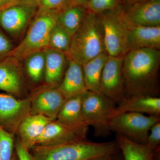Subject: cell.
Returning a JSON list of instances; mask_svg holds the SVG:
<instances>
[{"instance_id": "cell-1", "label": "cell", "mask_w": 160, "mask_h": 160, "mask_svg": "<svg viewBox=\"0 0 160 160\" xmlns=\"http://www.w3.org/2000/svg\"><path fill=\"white\" fill-rule=\"evenodd\" d=\"M160 62V49H134L125 55L122 73L126 98L140 95L158 96Z\"/></svg>"}, {"instance_id": "cell-2", "label": "cell", "mask_w": 160, "mask_h": 160, "mask_svg": "<svg viewBox=\"0 0 160 160\" xmlns=\"http://www.w3.org/2000/svg\"><path fill=\"white\" fill-rule=\"evenodd\" d=\"M106 52L102 26L99 15L87 11L82 25L71 38L67 60L82 66L86 62Z\"/></svg>"}, {"instance_id": "cell-3", "label": "cell", "mask_w": 160, "mask_h": 160, "mask_svg": "<svg viewBox=\"0 0 160 160\" xmlns=\"http://www.w3.org/2000/svg\"><path fill=\"white\" fill-rule=\"evenodd\" d=\"M119 151L116 141L97 143L87 139L54 146H35L29 150L35 160H89Z\"/></svg>"}, {"instance_id": "cell-4", "label": "cell", "mask_w": 160, "mask_h": 160, "mask_svg": "<svg viewBox=\"0 0 160 160\" xmlns=\"http://www.w3.org/2000/svg\"><path fill=\"white\" fill-rule=\"evenodd\" d=\"M59 11L39 10L29 26L26 36L9 56L19 61L29 55L49 47V37L52 28L58 23Z\"/></svg>"}, {"instance_id": "cell-5", "label": "cell", "mask_w": 160, "mask_h": 160, "mask_svg": "<svg viewBox=\"0 0 160 160\" xmlns=\"http://www.w3.org/2000/svg\"><path fill=\"white\" fill-rule=\"evenodd\" d=\"M116 103L101 92L88 91L83 95L82 109L85 122L94 130L97 137L110 134L109 123L112 118Z\"/></svg>"}, {"instance_id": "cell-6", "label": "cell", "mask_w": 160, "mask_h": 160, "mask_svg": "<svg viewBox=\"0 0 160 160\" xmlns=\"http://www.w3.org/2000/svg\"><path fill=\"white\" fill-rule=\"evenodd\" d=\"M160 121V116L145 115L136 112H125L114 116L109 123L110 131L129 139L145 144L152 126Z\"/></svg>"}, {"instance_id": "cell-7", "label": "cell", "mask_w": 160, "mask_h": 160, "mask_svg": "<svg viewBox=\"0 0 160 160\" xmlns=\"http://www.w3.org/2000/svg\"><path fill=\"white\" fill-rule=\"evenodd\" d=\"M124 6L99 15L102 26L106 52L110 56L123 57L128 52L126 29L121 15Z\"/></svg>"}, {"instance_id": "cell-8", "label": "cell", "mask_w": 160, "mask_h": 160, "mask_svg": "<svg viewBox=\"0 0 160 160\" xmlns=\"http://www.w3.org/2000/svg\"><path fill=\"white\" fill-rule=\"evenodd\" d=\"M37 1L20 2L0 11V26L13 37L25 31L34 16Z\"/></svg>"}, {"instance_id": "cell-9", "label": "cell", "mask_w": 160, "mask_h": 160, "mask_svg": "<svg viewBox=\"0 0 160 160\" xmlns=\"http://www.w3.org/2000/svg\"><path fill=\"white\" fill-rule=\"evenodd\" d=\"M123 57L108 55L100 81V92L116 105L125 98L122 73Z\"/></svg>"}, {"instance_id": "cell-10", "label": "cell", "mask_w": 160, "mask_h": 160, "mask_svg": "<svg viewBox=\"0 0 160 160\" xmlns=\"http://www.w3.org/2000/svg\"><path fill=\"white\" fill-rule=\"evenodd\" d=\"M30 99H18L12 95L0 93V126L14 134L22 121L30 114Z\"/></svg>"}, {"instance_id": "cell-11", "label": "cell", "mask_w": 160, "mask_h": 160, "mask_svg": "<svg viewBox=\"0 0 160 160\" xmlns=\"http://www.w3.org/2000/svg\"><path fill=\"white\" fill-rule=\"evenodd\" d=\"M121 11L125 29L128 51L143 48L160 49V26L148 27L134 25L128 21Z\"/></svg>"}, {"instance_id": "cell-12", "label": "cell", "mask_w": 160, "mask_h": 160, "mask_svg": "<svg viewBox=\"0 0 160 160\" xmlns=\"http://www.w3.org/2000/svg\"><path fill=\"white\" fill-rule=\"evenodd\" d=\"M66 100L58 88L47 86L39 90L30 99V114L42 115L56 120Z\"/></svg>"}, {"instance_id": "cell-13", "label": "cell", "mask_w": 160, "mask_h": 160, "mask_svg": "<svg viewBox=\"0 0 160 160\" xmlns=\"http://www.w3.org/2000/svg\"><path fill=\"white\" fill-rule=\"evenodd\" d=\"M126 19L134 25L148 27L160 26V0H146L124 6Z\"/></svg>"}, {"instance_id": "cell-14", "label": "cell", "mask_w": 160, "mask_h": 160, "mask_svg": "<svg viewBox=\"0 0 160 160\" xmlns=\"http://www.w3.org/2000/svg\"><path fill=\"white\" fill-rule=\"evenodd\" d=\"M87 134L69 128L55 120L46 126L35 146H58L82 141L86 139Z\"/></svg>"}, {"instance_id": "cell-15", "label": "cell", "mask_w": 160, "mask_h": 160, "mask_svg": "<svg viewBox=\"0 0 160 160\" xmlns=\"http://www.w3.org/2000/svg\"><path fill=\"white\" fill-rule=\"evenodd\" d=\"M125 112H136L160 116V98L146 95L125 98L117 105L113 117Z\"/></svg>"}, {"instance_id": "cell-16", "label": "cell", "mask_w": 160, "mask_h": 160, "mask_svg": "<svg viewBox=\"0 0 160 160\" xmlns=\"http://www.w3.org/2000/svg\"><path fill=\"white\" fill-rule=\"evenodd\" d=\"M83 95L66 99L56 120L71 129L88 133L89 126L84 119L82 109Z\"/></svg>"}, {"instance_id": "cell-17", "label": "cell", "mask_w": 160, "mask_h": 160, "mask_svg": "<svg viewBox=\"0 0 160 160\" xmlns=\"http://www.w3.org/2000/svg\"><path fill=\"white\" fill-rule=\"evenodd\" d=\"M67 60L68 67L58 87L66 99L85 94L88 91L84 80L82 66L72 60Z\"/></svg>"}, {"instance_id": "cell-18", "label": "cell", "mask_w": 160, "mask_h": 160, "mask_svg": "<svg viewBox=\"0 0 160 160\" xmlns=\"http://www.w3.org/2000/svg\"><path fill=\"white\" fill-rule=\"evenodd\" d=\"M54 121L42 115L29 114L22 121L18 132L21 143L29 150L35 146L46 126Z\"/></svg>"}, {"instance_id": "cell-19", "label": "cell", "mask_w": 160, "mask_h": 160, "mask_svg": "<svg viewBox=\"0 0 160 160\" xmlns=\"http://www.w3.org/2000/svg\"><path fill=\"white\" fill-rule=\"evenodd\" d=\"M22 86L18 60L8 56L0 61V90L19 95L22 92Z\"/></svg>"}, {"instance_id": "cell-20", "label": "cell", "mask_w": 160, "mask_h": 160, "mask_svg": "<svg viewBox=\"0 0 160 160\" xmlns=\"http://www.w3.org/2000/svg\"><path fill=\"white\" fill-rule=\"evenodd\" d=\"M45 55L44 79L47 86L58 88L65 72L66 55L64 52L51 48L44 50Z\"/></svg>"}, {"instance_id": "cell-21", "label": "cell", "mask_w": 160, "mask_h": 160, "mask_svg": "<svg viewBox=\"0 0 160 160\" xmlns=\"http://www.w3.org/2000/svg\"><path fill=\"white\" fill-rule=\"evenodd\" d=\"M116 141L124 160H153L154 151L146 144H140L116 133Z\"/></svg>"}, {"instance_id": "cell-22", "label": "cell", "mask_w": 160, "mask_h": 160, "mask_svg": "<svg viewBox=\"0 0 160 160\" xmlns=\"http://www.w3.org/2000/svg\"><path fill=\"white\" fill-rule=\"evenodd\" d=\"M108 56L106 52H103L82 66L84 80L88 91L101 92V76Z\"/></svg>"}, {"instance_id": "cell-23", "label": "cell", "mask_w": 160, "mask_h": 160, "mask_svg": "<svg viewBox=\"0 0 160 160\" xmlns=\"http://www.w3.org/2000/svg\"><path fill=\"white\" fill-rule=\"evenodd\" d=\"M87 12L84 6L69 5L59 12L58 23L72 37L82 25Z\"/></svg>"}, {"instance_id": "cell-24", "label": "cell", "mask_w": 160, "mask_h": 160, "mask_svg": "<svg viewBox=\"0 0 160 160\" xmlns=\"http://www.w3.org/2000/svg\"><path fill=\"white\" fill-rule=\"evenodd\" d=\"M26 71L29 77L35 82H38L44 77L45 55L44 50L33 52L25 59Z\"/></svg>"}, {"instance_id": "cell-25", "label": "cell", "mask_w": 160, "mask_h": 160, "mask_svg": "<svg viewBox=\"0 0 160 160\" xmlns=\"http://www.w3.org/2000/svg\"><path fill=\"white\" fill-rule=\"evenodd\" d=\"M72 36L57 23L52 28L49 37V47L66 54L69 51Z\"/></svg>"}, {"instance_id": "cell-26", "label": "cell", "mask_w": 160, "mask_h": 160, "mask_svg": "<svg viewBox=\"0 0 160 160\" xmlns=\"http://www.w3.org/2000/svg\"><path fill=\"white\" fill-rule=\"evenodd\" d=\"M124 5L123 0H86L84 6L87 11L99 15L116 10Z\"/></svg>"}, {"instance_id": "cell-27", "label": "cell", "mask_w": 160, "mask_h": 160, "mask_svg": "<svg viewBox=\"0 0 160 160\" xmlns=\"http://www.w3.org/2000/svg\"><path fill=\"white\" fill-rule=\"evenodd\" d=\"M39 10L61 11L70 5L69 0H37Z\"/></svg>"}, {"instance_id": "cell-28", "label": "cell", "mask_w": 160, "mask_h": 160, "mask_svg": "<svg viewBox=\"0 0 160 160\" xmlns=\"http://www.w3.org/2000/svg\"><path fill=\"white\" fill-rule=\"evenodd\" d=\"M160 144V121H159L152 126L145 144L151 149L156 150Z\"/></svg>"}, {"instance_id": "cell-29", "label": "cell", "mask_w": 160, "mask_h": 160, "mask_svg": "<svg viewBox=\"0 0 160 160\" xmlns=\"http://www.w3.org/2000/svg\"><path fill=\"white\" fill-rule=\"evenodd\" d=\"M14 48L10 40L0 31V61L9 56Z\"/></svg>"}, {"instance_id": "cell-30", "label": "cell", "mask_w": 160, "mask_h": 160, "mask_svg": "<svg viewBox=\"0 0 160 160\" xmlns=\"http://www.w3.org/2000/svg\"><path fill=\"white\" fill-rule=\"evenodd\" d=\"M15 149L18 160H35L30 151L24 147L20 140L15 142Z\"/></svg>"}, {"instance_id": "cell-31", "label": "cell", "mask_w": 160, "mask_h": 160, "mask_svg": "<svg viewBox=\"0 0 160 160\" xmlns=\"http://www.w3.org/2000/svg\"><path fill=\"white\" fill-rule=\"evenodd\" d=\"M18 2L16 0H0V11Z\"/></svg>"}, {"instance_id": "cell-32", "label": "cell", "mask_w": 160, "mask_h": 160, "mask_svg": "<svg viewBox=\"0 0 160 160\" xmlns=\"http://www.w3.org/2000/svg\"><path fill=\"white\" fill-rule=\"evenodd\" d=\"M116 154L105 155L100 156L92 158L90 159L89 160H113Z\"/></svg>"}, {"instance_id": "cell-33", "label": "cell", "mask_w": 160, "mask_h": 160, "mask_svg": "<svg viewBox=\"0 0 160 160\" xmlns=\"http://www.w3.org/2000/svg\"><path fill=\"white\" fill-rule=\"evenodd\" d=\"M86 0H69L70 5L84 6Z\"/></svg>"}, {"instance_id": "cell-34", "label": "cell", "mask_w": 160, "mask_h": 160, "mask_svg": "<svg viewBox=\"0 0 160 160\" xmlns=\"http://www.w3.org/2000/svg\"><path fill=\"white\" fill-rule=\"evenodd\" d=\"M123 1L125 6H128L130 4L131 0H123Z\"/></svg>"}, {"instance_id": "cell-35", "label": "cell", "mask_w": 160, "mask_h": 160, "mask_svg": "<svg viewBox=\"0 0 160 160\" xmlns=\"http://www.w3.org/2000/svg\"><path fill=\"white\" fill-rule=\"evenodd\" d=\"M146 1V0H131L130 4H129V5H131V4H132V3L138 2H142V1Z\"/></svg>"}, {"instance_id": "cell-36", "label": "cell", "mask_w": 160, "mask_h": 160, "mask_svg": "<svg viewBox=\"0 0 160 160\" xmlns=\"http://www.w3.org/2000/svg\"><path fill=\"white\" fill-rule=\"evenodd\" d=\"M113 160H121L120 157H119V156L118 155V153L115 155Z\"/></svg>"}, {"instance_id": "cell-37", "label": "cell", "mask_w": 160, "mask_h": 160, "mask_svg": "<svg viewBox=\"0 0 160 160\" xmlns=\"http://www.w3.org/2000/svg\"><path fill=\"white\" fill-rule=\"evenodd\" d=\"M18 2H27V1H35V0H16Z\"/></svg>"}]
</instances>
